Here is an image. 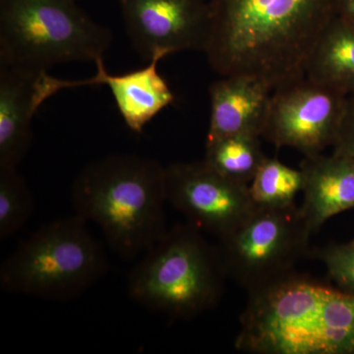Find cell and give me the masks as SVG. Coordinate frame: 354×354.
Instances as JSON below:
<instances>
[{"label":"cell","instance_id":"obj_1","mask_svg":"<svg viewBox=\"0 0 354 354\" xmlns=\"http://www.w3.org/2000/svg\"><path fill=\"white\" fill-rule=\"evenodd\" d=\"M206 53L221 76L245 75L272 92L304 78L317 41L337 16V0H208Z\"/></svg>","mask_w":354,"mask_h":354},{"label":"cell","instance_id":"obj_18","mask_svg":"<svg viewBox=\"0 0 354 354\" xmlns=\"http://www.w3.org/2000/svg\"><path fill=\"white\" fill-rule=\"evenodd\" d=\"M34 212V196L18 169L0 167V241L17 234Z\"/></svg>","mask_w":354,"mask_h":354},{"label":"cell","instance_id":"obj_2","mask_svg":"<svg viewBox=\"0 0 354 354\" xmlns=\"http://www.w3.org/2000/svg\"><path fill=\"white\" fill-rule=\"evenodd\" d=\"M235 348L255 354H354V295L293 274L248 293Z\"/></svg>","mask_w":354,"mask_h":354},{"label":"cell","instance_id":"obj_14","mask_svg":"<svg viewBox=\"0 0 354 354\" xmlns=\"http://www.w3.org/2000/svg\"><path fill=\"white\" fill-rule=\"evenodd\" d=\"M304 176L302 218L312 234L335 215L354 209V158L308 156L300 164Z\"/></svg>","mask_w":354,"mask_h":354},{"label":"cell","instance_id":"obj_11","mask_svg":"<svg viewBox=\"0 0 354 354\" xmlns=\"http://www.w3.org/2000/svg\"><path fill=\"white\" fill-rule=\"evenodd\" d=\"M165 57L162 55H155L143 68L120 75H111L102 58L95 62L97 72L91 78L62 80L50 76V90L55 95L64 88L108 86L125 124L131 131L141 133L153 118L176 99L169 84L158 71V62Z\"/></svg>","mask_w":354,"mask_h":354},{"label":"cell","instance_id":"obj_17","mask_svg":"<svg viewBox=\"0 0 354 354\" xmlns=\"http://www.w3.org/2000/svg\"><path fill=\"white\" fill-rule=\"evenodd\" d=\"M304 188V176L278 158H267L249 184L256 208H286L295 205Z\"/></svg>","mask_w":354,"mask_h":354},{"label":"cell","instance_id":"obj_19","mask_svg":"<svg viewBox=\"0 0 354 354\" xmlns=\"http://www.w3.org/2000/svg\"><path fill=\"white\" fill-rule=\"evenodd\" d=\"M309 255L323 263L337 288L354 295V241L317 248Z\"/></svg>","mask_w":354,"mask_h":354},{"label":"cell","instance_id":"obj_10","mask_svg":"<svg viewBox=\"0 0 354 354\" xmlns=\"http://www.w3.org/2000/svg\"><path fill=\"white\" fill-rule=\"evenodd\" d=\"M127 35L150 62L184 50L206 51L211 32L208 0H118Z\"/></svg>","mask_w":354,"mask_h":354},{"label":"cell","instance_id":"obj_9","mask_svg":"<svg viewBox=\"0 0 354 354\" xmlns=\"http://www.w3.org/2000/svg\"><path fill=\"white\" fill-rule=\"evenodd\" d=\"M165 193L167 203L190 225L218 239L234 232L257 209L248 184L223 176L205 160L165 167Z\"/></svg>","mask_w":354,"mask_h":354},{"label":"cell","instance_id":"obj_21","mask_svg":"<svg viewBox=\"0 0 354 354\" xmlns=\"http://www.w3.org/2000/svg\"><path fill=\"white\" fill-rule=\"evenodd\" d=\"M337 17L354 28V0H337Z\"/></svg>","mask_w":354,"mask_h":354},{"label":"cell","instance_id":"obj_3","mask_svg":"<svg viewBox=\"0 0 354 354\" xmlns=\"http://www.w3.org/2000/svg\"><path fill=\"white\" fill-rule=\"evenodd\" d=\"M71 203L122 259L145 253L169 230L165 167L155 158L120 153L91 162L72 184Z\"/></svg>","mask_w":354,"mask_h":354},{"label":"cell","instance_id":"obj_8","mask_svg":"<svg viewBox=\"0 0 354 354\" xmlns=\"http://www.w3.org/2000/svg\"><path fill=\"white\" fill-rule=\"evenodd\" d=\"M348 95L310 80H300L272 93L262 138L277 148H292L304 157L334 145Z\"/></svg>","mask_w":354,"mask_h":354},{"label":"cell","instance_id":"obj_4","mask_svg":"<svg viewBox=\"0 0 354 354\" xmlns=\"http://www.w3.org/2000/svg\"><path fill=\"white\" fill-rule=\"evenodd\" d=\"M189 223L176 225L129 272L128 295L152 312L188 320L220 304L227 279L216 244Z\"/></svg>","mask_w":354,"mask_h":354},{"label":"cell","instance_id":"obj_15","mask_svg":"<svg viewBox=\"0 0 354 354\" xmlns=\"http://www.w3.org/2000/svg\"><path fill=\"white\" fill-rule=\"evenodd\" d=\"M305 76L346 95L354 92V28L335 16L317 41Z\"/></svg>","mask_w":354,"mask_h":354},{"label":"cell","instance_id":"obj_12","mask_svg":"<svg viewBox=\"0 0 354 354\" xmlns=\"http://www.w3.org/2000/svg\"><path fill=\"white\" fill-rule=\"evenodd\" d=\"M43 72L0 64V167L18 169L31 148L32 118L46 102Z\"/></svg>","mask_w":354,"mask_h":354},{"label":"cell","instance_id":"obj_6","mask_svg":"<svg viewBox=\"0 0 354 354\" xmlns=\"http://www.w3.org/2000/svg\"><path fill=\"white\" fill-rule=\"evenodd\" d=\"M113 32L75 0H0V64L31 71L104 58Z\"/></svg>","mask_w":354,"mask_h":354},{"label":"cell","instance_id":"obj_5","mask_svg":"<svg viewBox=\"0 0 354 354\" xmlns=\"http://www.w3.org/2000/svg\"><path fill=\"white\" fill-rule=\"evenodd\" d=\"M74 214L39 228L2 263L0 286L8 292L67 301L109 272L104 247Z\"/></svg>","mask_w":354,"mask_h":354},{"label":"cell","instance_id":"obj_7","mask_svg":"<svg viewBox=\"0 0 354 354\" xmlns=\"http://www.w3.org/2000/svg\"><path fill=\"white\" fill-rule=\"evenodd\" d=\"M311 236L297 205L257 208L216 246L227 279L250 293L293 274L298 261L309 255Z\"/></svg>","mask_w":354,"mask_h":354},{"label":"cell","instance_id":"obj_20","mask_svg":"<svg viewBox=\"0 0 354 354\" xmlns=\"http://www.w3.org/2000/svg\"><path fill=\"white\" fill-rule=\"evenodd\" d=\"M333 153L354 158V92L346 97V109Z\"/></svg>","mask_w":354,"mask_h":354},{"label":"cell","instance_id":"obj_16","mask_svg":"<svg viewBox=\"0 0 354 354\" xmlns=\"http://www.w3.org/2000/svg\"><path fill=\"white\" fill-rule=\"evenodd\" d=\"M260 138L243 134L208 142L205 162L223 176L249 185L268 158Z\"/></svg>","mask_w":354,"mask_h":354},{"label":"cell","instance_id":"obj_13","mask_svg":"<svg viewBox=\"0 0 354 354\" xmlns=\"http://www.w3.org/2000/svg\"><path fill=\"white\" fill-rule=\"evenodd\" d=\"M272 91L259 79L221 76L209 86L207 143L234 135L262 136Z\"/></svg>","mask_w":354,"mask_h":354}]
</instances>
